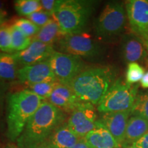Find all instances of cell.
<instances>
[{
  "label": "cell",
  "instance_id": "30",
  "mask_svg": "<svg viewBox=\"0 0 148 148\" xmlns=\"http://www.w3.org/2000/svg\"><path fill=\"white\" fill-rule=\"evenodd\" d=\"M7 90V86L5 82L0 81V120L2 116L3 107H4V100L5 97V91Z\"/></svg>",
  "mask_w": 148,
  "mask_h": 148
},
{
  "label": "cell",
  "instance_id": "35",
  "mask_svg": "<svg viewBox=\"0 0 148 148\" xmlns=\"http://www.w3.org/2000/svg\"><path fill=\"white\" fill-rule=\"evenodd\" d=\"M0 13L3 16H6V12H5L4 8V4H3V3L1 1H0Z\"/></svg>",
  "mask_w": 148,
  "mask_h": 148
},
{
  "label": "cell",
  "instance_id": "22",
  "mask_svg": "<svg viewBox=\"0 0 148 148\" xmlns=\"http://www.w3.org/2000/svg\"><path fill=\"white\" fill-rule=\"evenodd\" d=\"M9 27L12 36V48L14 52H18L26 49L32 42V38L25 36L14 24Z\"/></svg>",
  "mask_w": 148,
  "mask_h": 148
},
{
  "label": "cell",
  "instance_id": "18",
  "mask_svg": "<svg viewBox=\"0 0 148 148\" xmlns=\"http://www.w3.org/2000/svg\"><path fill=\"white\" fill-rule=\"evenodd\" d=\"M147 131V120L140 116L133 115L127 121L124 144L130 143L133 144L140 139Z\"/></svg>",
  "mask_w": 148,
  "mask_h": 148
},
{
  "label": "cell",
  "instance_id": "28",
  "mask_svg": "<svg viewBox=\"0 0 148 148\" xmlns=\"http://www.w3.org/2000/svg\"><path fill=\"white\" fill-rule=\"evenodd\" d=\"M50 16L51 15L49 13H47L45 10H42L34 12V13L27 16V19L34 23L37 26L41 27L50 21Z\"/></svg>",
  "mask_w": 148,
  "mask_h": 148
},
{
  "label": "cell",
  "instance_id": "5",
  "mask_svg": "<svg viewBox=\"0 0 148 148\" xmlns=\"http://www.w3.org/2000/svg\"><path fill=\"white\" fill-rule=\"evenodd\" d=\"M138 86L127 84L121 78L114 81L97 104L101 113L132 110L136 97Z\"/></svg>",
  "mask_w": 148,
  "mask_h": 148
},
{
  "label": "cell",
  "instance_id": "20",
  "mask_svg": "<svg viewBox=\"0 0 148 148\" xmlns=\"http://www.w3.org/2000/svg\"><path fill=\"white\" fill-rule=\"evenodd\" d=\"M64 35L57 21L55 19H51L45 25L40 27V30L32 39L53 45V42H58Z\"/></svg>",
  "mask_w": 148,
  "mask_h": 148
},
{
  "label": "cell",
  "instance_id": "38",
  "mask_svg": "<svg viewBox=\"0 0 148 148\" xmlns=\"http://www.w3.org/2000/svg\"><path fill=\"white\" fill-rule=\"evenodd\" d=\"M8 148H18V147H9Z\"/></svg>",
  "mask_w": 148,
  "mask_h": 148
},
{
  "label": "cell",
  "instance_id": "2",
  "mask_svg": "<svg viewBox=\"0 0 148 148\" xmlns=\"http://www.w3.org/2000/svg\"><path fill=\"white\" fill-rule=\"evenodd\" d=\"M114 69L108 66L86 68L69 86L81 101L97 105L115 80Z\"/></svg>",
  "mask_w": 148,
  "mask_h": 148
},
{
  "label": "cell",
  "instance_id": "3",
  "mask_svg": "<svg viewBox=\"0 0 148 148\" xmlns=\"http://www.w3.org/2000/svg\"><path fill=\"white\" fill-rule=\"evenodd\" d=\"M42 99L27 89L18 90L6 96L7 136L12 141L17 140L29 118L42 103Z\"/></svg>",
  "mask_w": 148,
  "mask_h": 148
},
{
  "label": "cell",
  "instance_id": "19",
  "mask_svg": "<svg viewBox=\"0 0 148 148\" xmlns=\"http://www.w3.org/2000/svg\"><path fill=\"white\" fill-rule=\"evenodd\" d=\"M17 65L13 53L0 51V81L11 82L17 79Z\"/></svg>",
  "mask_w": 148,
  "mask_h": 148
},
{
  "label": "cell",
  "instance_id": "21",
  "mask_svg": "<svg viewBox=\"0 0 148 148\" xmlns=\"http://www.w3.org/2000/svg\"><path fill=\"white\" fill-rule=\"evenodd\" d=\"M14 9L20 16H28L42 10V8L39 0H16L14 1Z\"/></svg>",
  "mask_w": 148,
  "mask_h": 148
},
{
  "label": "cell",
  "instance_id": "12",
  "mask_svg": "<svg viewBox=\"0 0 148 148\" xmlns=\"http://www.w3.org/2000/svg\"><path fill=\"white\" fill-rule=\"evenodd\" d=\"M18 82L27 86L38 83L57 80L48 60L27 65L20 68L17 71Z\"/></svg>",
  "mask_w": 148,
  "mask_h": 148
},
{
  "label": "cell",
  "instance_id": "1",
  "mask_svg": "<svg viewBox=\"0 0 148 148\" xmlns=\"http://www.w3.org/2000/svg\"><path fill=\"white\" fill-rule=\"evenodd\" d=\"M64 119L63 111L47 101H42L16 140L18 147L38 148Z\"/></svg>",
  "mask_w": 148,
  "mask_h": 148
},
{
  "label": "cell",
  "instance_id": "31",
  "mask_svg": "<svg viewBox=\"0 0 148 148\" xmlns=\"http://www.w3.org/2000/svg\"><path fill=\"white\" fill-rule=\"evenodd\" d=\"M137 148H148V131L140 139L132 144Z\"/></svg>",
  "mask_w": 148,
  "mask_h": 148
},
{
  "label": "cell",
  "instance_id": "13",
  "mask_svg": "<svg viewBox=\"0 0 148 148\" xmlns=\"http://www.w3.org/2000/svg\"><path fill=\"white\" fill-rule=\"evenodd\" d=\"M102 114L101 119L97 120L98 123L108 130L120 146L123 145L127 123L131 110Z\"/></svg>",
  "mask_w": 148,
  "mask_h": 148
},
{
  "label": "cell",
  "instance_id": "6",
  "mask_svg": "<svg viewBox=\"0 0 148 148\" xmlns=\"http://www.w3.org/2000/svg\"><path fill=\"white\" fill-rule=\"evenodd\" d=\"M126 23L124 7L119 2L108 3L96 19L95 32L99 38L109 39L123 32Z\"/></svg>",
  "mask_w": 148,
  "mask_h": 148
},
{
  "label": "cell",
  "instance_id": "11",
  "mask_svg": "<svg viewBox=\"0 0 148 148\" xmlns=\"http://www.w3.org/2000/svg\"><path fill=\"white\" fill-rule=\"evenodd\" d=\"M54 51L53 45L32 39L26 49L14 52L13 56L18 64L25 66L47 60Z\"/></svg>",
  "mask_w": 148,
  "mask_h": 148
},
{
  "label": "cell",
  "instance_id": "23",
  "mask_svg": "<svg viewBox=\"0 0 148 148\" xmlns=\"http://www.w3.org/2000/svg\"><path fill=\"white\" fill-rule=\"evenodd\" d=\"M58 83L59 82L57 80L40 82L38 84L29 85L27 86V89L39 96L43 101H45L49 99L53 89Z\"/></svg>",
  "mask_w": 148,
  "mask_h": 148
},
{
  "label": "cell",
  "instance_id": "29",
  "mask_svg": "<svg viewBox=\"0 0 148 148\" xmlns=\"http://www.w3.org/2000/svg\"><path fill=\"white\" fill-rule=\"evenodd\" d=\"M64 0H41L42 8L50 15H54L58 10Z\"/></svg>",
  "mask_w": 148,
  "mask_h": 148
},
{
  "label": "cell",
  "instance_id": "25",
  "mask_svg": "<svg viewBox=\"0 0 148 148\" xmlns=\"http://www.w3.org/2000/svg\"><path fill=\"white\" fill-rule=\"evenodd\" d=\"M144 69L136 62H132L127 65L125 79L127 84H133L141 80L144 75Z\"/></svg>",
  "mask_w": 148,
  "mask_h": 148
},
{
  "label": "cell",
  "instance_id": "36",
  "mask_svg": "<svg viewBox=\"0 0 148 148\" xmlns=\"http://www.w3.org/2000/svg\"><path fill=\"white\" fill-rule=\"evenodd\" d=\"M5 16H3L0 13V27L2 26L3 24L5 23Z\"/></svg>",
  "mask_w": 148,
  "mask_h": 148
},
{
  "label": "cell",
  "instance_id": "27",
  "mask_svg": "<svg viewBox=\"0 0 148 148\" xmlns=\"http://www.w3.org/2000/svg\"><path fill=\"white\" fill-rule=\"evenodd\" d=\"M14 25L17 27L25 36L30 38L31 36L34 37L38 32L40 28L29 19L24 18L16 19L14 22Z\"/></svg>",
  "mask_w": 148,
  "mask_h": 148
},
{
  "label": "cell",
  "instance_id": "32",
  "mask_svg": "<svg viewBox=\"0 0 148 148\" xmlns=\"http://www.w3.org/2000/svg\"><path fill=\"white\" fill-rule=\"evenodd\" d=\"M71 148H92L88 144L86 143V140L84 138H79V140L77 142V143L75 145Z\"/></svg>",
  "mask_w": 148,
  "mask_h": 148
},
{
  "label": "cell",
  "instance_id": "9",
  "mask_svg": "<svg viewBox=\"0 0 148 148\" xmlns=\"http://www.w3.org/2000/svg\"><path fill=\"white\" fill-rule=\"evenodd\" d=\"M66 123L79 138H84L97 127V114L93 105L82 101L71 112Z\"/></svg>",
  "mask_w": 148,
  "mask_h": 148
},
{
  "label": "cell",
  "instance_id": "15",
  "mask_svg": "<svg viewBox=\"0 0 148 148\" xmlns=\"http://www.w3.org/2000/svg\"><path fill=\"white\" fill-rule=\"evenodd\" d=\"M78 136L63 123L54 130L38 148H71L79 140Z\"/></svg>",
  "mask_w": 148,
  "mask_h": 148
},
{
  "label": "cell",
  "instance_id": "37",
  "mask_svg": "<svg viewBox=\"0 0 148 148\" xmlns=\"http://www.w3.org/2000/svg\"><path fill=\"white\" fill-rule=\"evenodd\" d=\"M126 148H137V147H135L134 145H130V146H127Z\"/></svg>",
  "mask_w": 148,
  "mask_h": 148
},
{
  "label": "cell",
  "instance_id": "16",
  "mask_svg": "<svg viewBox=\"0 0 148 148\" xmlns=\"http://www.w3.org/2000/svg\"><path fill=\"white\" fill-rule=\"evenodd\" d=\"M145 46L143 40L136 34H127L123 36L121 43V53L127 63L136 62L146 56Z\"/></svg>",
  "mask_w": 148,
  "mask_h": 148
},
{
  "label": "cell",
  "instance_id": "17",
  "mask_svg": "<svg viewBox=\"0 0 148 148\" xmlns=\"http://www.w3.org/2000/svg\"><path fill=\"white\" fill-rule=\"evenodd\" d=\"M92 148H119L120 145L108 130L97 122V127L84 138Z\"/></svg>",
  "mask_w": 148,
  "mask_h": 148
},
{
  "label": "cell",
  "instance_id": "26",
  "mask_svg": "<svg viewBox=\"0 0 148 148\" xmlns=\"http://www.w3.org/2000/svg\"><path fill=\"white\" fill-rule=\"evenodd\" d=\"M0 51L8 53L14 52L10 27L5 25L0 27Z\"/></svg>",
  "mask_w": 148,
  "mask_h": 148
},
{
  "label": "cell",
  "instance_id": "10",
  "mask_svg": "<svg viewBox=\"0 0 148 148\" xmlns=\"http://www.w3.org/2000/svg\"><path fill=\"white\" fill-rule=\"evenodd\" d=\"M125 10L134 34L140 37L148 33V1L130 0L125 3Z\"/></svg>",
  "mask_w": 148,
  "mask_h": 148
},
{
  "label": "cell",
  "instance_id": "8",
  "mask_svg": "<svg viewBox=\"0 0 148 148\" xmlns=\"http://www.w3.org/2000/svg\"><path fill=\"white\" fill-rule=\"evenodd\" d=\"M60 51L79 57L92 58L101 53L99 44L86 32L64 34L57 42Z\"/></svg>",
  "mask_w": 148,
  "mask_h": 148
},
{
  "label": "cell",
  "instance_id": "33",
  "mask_svg": "<svg viewBox=\"0 0 148 148\" xmlns=\"http://www.w3.org/2000/svg\"><path fill=\"white\" fill-rule=\"evenodd\" d=\"M140 84L143 88H148V71L144 74L143 77H142L140 80Z\"/></svg>",
  "mask_w": 148,
  "mask_h": 148
},
{
  "label": "cell",
  "instance_id": "24",
  "mask_svg": "<svg viewBox=\"0 0 148 148\" xmlns=\"http://www.w3.org/2000/svg\"><path fill=\"white\" fill-rule=\"evenodd\" d=\"M131 114L141 116L148 121V91L137 95Z\"/></svg>",
  "mask_w": 148,
  "mask_h": 148
},
{
  "label": "cell",
  "instance_id": "7",
  "mask_svg": "<svg viewBox=\"0 0 148 148\" xmlns=\"http://www.w3.org/2000/svg\"><path fill=\"white\" fill-rule=\"evenodd\" d=\"M47 60L57 81L67 86L86 69L81 57L60 51H55Z\"/></svg>",
  "mask_w": 148,
  "mask_h": 148
},
{
  "label": "cell",
  "instance_id": "34",
  "mask_svg": "<svg viewBox=\"0 0 148 148\" xmlns=\"http://www.w3.org/2000/svg\"><path fill=\"white\" fill-rule=\"evenodd\" d=\"M140 38H141L142 40H143L144 45H145L146 49H147L148 51V33L143 35V36H140Z\"/></svg>",
  "mask_w": 148,
  "mask_h": 148
},
{
  "label": "cell",
  "instance_id": "14",
  "mask_svg": "<svg viewBox=\"0 0 148 148\" xmlns=\"http://www.w3.org/2000/svg\"><path fill=\"white\" fill-rule=\"evenodd\" d=\"M47 101L63 112L70 114L82 102L69 86L60 83L57 84Z\"/></svg>",
  "mask_w": 148,
  "mask_h": 148
},
{
  "label": "cell",
  "instance_id": "4",
  "mask_svg": "<svg viewBox=\"0 0 148 148\" xmlns=\"http://www.w3.org/2000/svg\"><path fill=\"white\" fill-rule=\"evenodd\" d=\"M94 3L84 0H64L53 16L64 34L84 32L94 10Z\"/></svg>",
  "mask_w": 148,
  "mask_h": 148
}]
</instances>
